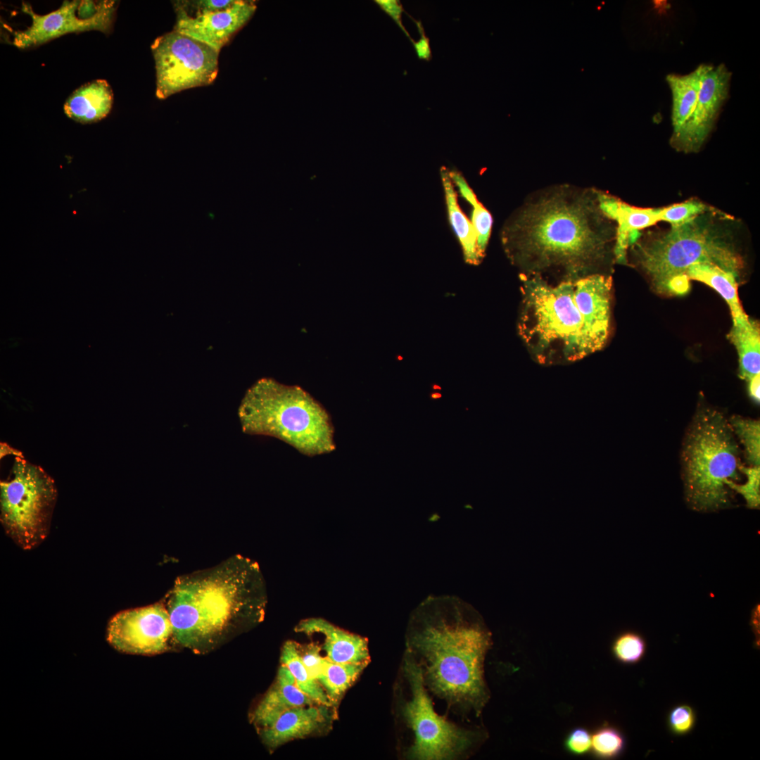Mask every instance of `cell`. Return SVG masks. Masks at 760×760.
Masks as SVG:
<instances>
[{
  "label": "cell",
  "mask_w": 760,
  "mask_h": 760,
  "mask_svg": "<svg viewBox=\"0 0 760 760\" xmlns=\"http://www.w3.org/2000/svg\"><path fill=\"white\" fill-rule=\"evenodd\" d=\"M403 674L409 696L402 705L401 712L413 738L409 756L422 760L452 759L466 752L476 735L448 721L434 711L422 671L407 654Z\"/></svg>",
  "instance_id": "obj_9"
},
{
  "label": "cell",
  "mask_w": 760,
  "mask_h": 760,
  "mask_svg": "<svg viewBox=\"0 0 760 760\" xmlns=\"http://www.w3.org/2000/svg\"><path fill=\"white\" fill-rule=\"evenodd\" d=\"M685 277L691 281L702 282L718 292L729 306L733 325L747 327L751 319L745 312L737 293V279L735 274L709 263H697L692 265L685 272Z\"/></svg>",
  "instance_id": "obj_20"
},
{
  "label": "cell",
  "mask_w": 760,
  "mask_h": 760,
  "mask_svg": "<svg viewBox=\"0 0 760 760\" xmlns=\"http://www.w3.org/2000/svg\"><path fill=\"white\" fill-rule=\"evenodd\" d=\"M329 707L312 704L290 709L270 726L262 729V738L270 748L313 734L321 729L329 718Z\"/></svg>",
  "instance_id": "obj_17"
},
{
  "label": "cell",
  "mask_w": 760,
  "mask_h": 760,
  "mask_svg": "<svg viewBox=\"0 0 760 760\" xmlns=\"http://www.w3.org/2000/svg\"><path fill=\"white\" fill-rule=\"evenodd\" d=\"M441 394L438 393H431L430 395L431 398L433 400L441 398Z\"/></svg>",
  "instance_id": "obj_40"
},
{
  "label": "cell",
  "mask_w": 760,
  "mask_h": 760,
  "mask_svg": "<svg viewBox=\"0 0 760 760\" xmlns=\"http://www.w3.org/2000/svg\"><path fill=\"white\" fill-rule=\"evenodd\" d=\"M739 469L747 477L743 484L728 480L726 486L731 490L740 494L745 499L747 506L751 509H758L760 505V467H746L741 464Z\"/></svg>",
  "instance_id": "obj_29"
},
{
  "label": "cell",
  "mask_w": 760,
  "mask_h": 760,
  "mask_svg": "<svg viewBox=\"0 0 760 760\" xmlns=\"http://www.w3.org/2000/svg\"><path fill=\"white\" fill-rule=\"evenodd\" d=\"M367 666L365 664L337 663L324 657L317 680L334 704L354 683Z\"/></svg>",
  "instance_id": "obj_24"
},
{
  "label": "cell",
  "mask_w": 760,
  "mask_h": 760,
  "mask_svg": "<svg viewBox=\"0 0 760 760\" xmlns=\"http://www.w3.org/2000/svg\"><path fill=\"white\" fill-rule=\"evenodd\" d=\"M449 174L453 184L457 186L462 197L471 205L476 203L479 200L463 175L455 170H449Z\"/></svg>",
  "instance_id": "obj_37"
},
{
  "label": "cell",
  "mask_w": 760,
  "mask_h": 760,
  "mask_svg": "<svg viewBox=\"0 0 760 760\" xmlns=\"http://www.w3.org/2000/svg\"><path fill=\"white\" fill-rule=\"evenodd\" d=\"M707 64H699L685 75L671 73L666 77L671 94V136L677 134L692 115L699 95L702 75Z\"/></svg>",
  "instance_id": "obj_21"
},
{
  "label": "cell",
  "mask_w": 760,
  "mask_h": 760,
  "mask_svg": "<svg viewBox=\"0 0 760 760\" xmlns=\"http://www.w3.org/2000/svg\"><path fill=\"white\" fill-rule=\"evenodd\" d=\"M598 198L602 211L616 225L614 255L619 264L628 263V249L645 229L659 222H669V205L640 208L600 190Z\"/></svg>",
  "instance_id": "obj_14"
},
{
  "label": "cell",
  "mask_w": 760,
  "mask_h": 760,
  "mask_svg": "<svg viewBox=\"0 0 760 760\" xmlns=\"http://www.w3.org/2000/svg\"><path fill=\"white\" fill-rule=\"evenodd\" d=\"M695 715L692 709L685 704L674 707L669 715V725L671 730L679 735L688 733L694 726Z\"/></svg>",
  "instance_id": "obj_33"
},
{
  "label": "cell",
  "mask_w": 760,
  "mask_h": 760,
  "mask_svg": "<svg viewBox=\"0 0 760 760\" xmlns=\"http://www.w3.org/2000/svg\"><path fill=\"white\" fill-rule=\"evenodd\" d=\"M281 664L289 670L298 688L314 702L329 707L332 706L321 685L303 663L296 642L287 641L284 643L281 652Z\"/></svg>",
  "instance_id": "obj_25"
},
{
  "label": "cell",
  "mask_w": 760,
  "mask_h": 760,
  "mask_svg": "<svg viewBox=\"0 0 760 760\" xmlns=\"http://www.w3.org/2000/svg\"><path fill=\"white\" fill-rule=\"evenodd\" d=\"M624 746L623 736L611 726L602 725L591 734L590 752L597 758H614L622 752Z\"/></svg>",
  "instance_id": "obj_27"
},
{
  "label": "cell",
  "mask_w": 760,
  "mask_h": 760,
  "mask_svg": "<svg viewBox=\"0 0 760 760\" xmlns=\"http://www.w3.org/2000/svg\"><path fill=\"white\" fill-rule=\"evenodd\" d=\"M374 2L395 23L409 40L412 42L413 39L410 37L402 22L403 13L406 11L401 2L398 0H375Z\"/></svg>",
  "instance_id": "obj_35"
},
{
  "label": "cell",
  "mask_w": 760,
  "mask_h": 760,
  "mask_svg": "<svg viewBox=\"0 0 760 760\" xmlns=\"http://www.w3.org/2000/svg\"><path fill=\"white\" fill-rule=\"evenodd\" d=\"M728 338L737 352L740 377L748 381L760 374V331L758 322L752 319L747 327L733 325Z\"/></svg>",
  "instance_id": "obj_23"
},
{
  "label": "cell",
  "mask_w": 760,
  "mask_h": 760,
  "mask_svg": "<svg viewBox=\"0 0 760 760\" xmlns=\"http://www.w3.org/2000/svg\"><path fill=\"white\" fill-rule=\"evenodd\" d=\"M740 448L728 419L709 407H699L688 428L681 451L685 499L698 512L728 507L726 481H740Z\"/></svg>",
  "instance_id": "obj_7"
},
{
  "label": "cell",
  "mask_w": 760,
  "mask_h": 760,
  "mask_svg": "<svg viewBox=\"0 0 760 760\" xmlns=\"http://www.w3.org/2000/svg\"><path fill=\"white\" fill-rule=\"evenodd\" d=\"M57 497L53 479L39 466L15 456L11 476L0 483V520L9 537L30 550L46 537Z\"/></svg>",
  "instance_id": "obj_8"
},
{
  "label": "cell",
  "mask_w": 760,
  "mask_h": 760,
  "mask_svg": "<svg viewBox=\"0 0 760 760\" xmlns=\"http://www.w3.org/2000/svg\"><path fill=\"white\" fill-rule=\"evenodd\" d=\"M151 51L159 99L210 84L217 77L220 51L175 30L157 37Z\"/></svg>",
  "instance_id": "obj_10"
},
{
  "label": "cell",
  "mask_w": 760,
  "mask_h": 760,
  "mask_svg": "<svg viewBox=\"0 0 760 760\" xmlns=\"http://www.w3.org/2000/svg\"><path fill=\"white\" fill-rule=\"evenodd\" d=\"M236 2V0L175 1H173V6L177 18H191L226 10Z\"/></svg>",
  "instance_id": "obj_30"
},
{
  "label": "cell",
  "mask_w": 760,
  "mask_h": 760,
  "mask_svg": "<svg viewBox=\"0 0 760 760\" xmlns=\"http://www.w3.org/2000/svg\"><path fill=\"white\" fill-rule=\"evenodd\" d=\"M440 174L443 186L448 219L462 248L464 258L468 264L478 265L483 259L477 246L476 234L473 224L460 208L449 170L442 166Z\"/></svg>",
  "instance_id": "obj_22"
},
{
  "label": "cell",
  "mask_w": 760,
  "mask_h": 760,
  "mask_svg": "<svg viewBox=\"0 0 760 760\" xmlns=\"http://www.w3.org/2000/svg\"><path fill=\"white\" fill-rule=\"evenodd\" d=\"M599 190L556 185L531 195L504 224L501 239L520 275L553 282L606 274L614 258L615 223L602 211Z\"/></svg>",
  "instance_id": "obj_1"
},
{
  "label": "cell",
  "mask_w": 760,
  "mask_h": 760,
  "mask_svg": "<svg viewBox=\"0 0 760 760\" xmlns=\"http://www.w3.org/2000/svg\"><path fill=\"white\" fill-rule=\"evenodd\" d=\"M732 430L744 448L747 464H760V423L759 420L733 415L728 419Z\"/></svg>",
  "instance_id": "obj_26"
},
{
  "label": "cell",
  "mask_w": 760,
  "mask_h": 760,
  "mask_svg": "<svg viewBox=\"0 0 760 760\" xmlns=\"http://www.w3.org/2000/svg\"><path fill=\"white\" fill-rule=\"evenodd\" d=\"M266 584L258 564L241 555L179 576L167 608L172 639L189 648L213 644L260 620Z\"/></svg>",
  "instance_id": "obj_4"
},
{
  "label": "cell",
  "mask_w": 760,
  "mask_h": 760,
  "mask_svg": "<svg viewBox=\"0 0 760 760\" xmlns=\"http://www.w3.org/2000/svg\"><path fill=\"white\" fill-rule=\"evenodd\" d=\"M472 207L471 222L476 234L479 255L483 258L490 236L493 217L490 212L479 201Z\"/></svg>",
  "instance_id": "obj_31"
},
{
  "label": "cell",
  "mask_w": 760,
  "mask_h": 760,
  "mask_svg": "<svg viewBox=\"0 0 760 760\" xmlns=\"http://www.w3.org/2000/svg\"><path fill=\"white\" fill-rule=\"evenodd\" d=\"M732 220L729 215L713 207L661 232H641L628 253L656 292L683 296L690 288L685 272L695 264L715 265L740 277L745 263Z\"/></svg>",
  "instance_id": "obj_5"
},
{
  "label": "cell",
  "mask_w": 760,
  "mask_h": 760,
  "mask_svg": "<svg viewBox=\"0 0 760 760\" xmlns=\"http://www.w3.org/2000/svg\"><path fill=\"white\" fill-rule=\"evenodd\" d=\"M6 455H13L14 456H23L21 452L15 450L4 443H1V458Z\"/></svg>",
  "instance_id": "obj_39"
},
{
  "label": "cell",
  "mask_w": 760,
  "mask_h": 760,
  "mask_svg": "<svg viewBox=\"0 0 760 760\" xmlns=\"http://www.w3.org/2000/svg\"><path fill=\"white\" fill-rule=\"evenodd\" d=\"M407 645L426 686L480 714L490 697L483 666L492 638L472 607L456 597H429L410 617Z\"/></svg>",
  "instance_id": "obj_2"
},
{
  "label": "cell",
  "mask_w": 760,
  "mask_h": 760,
  "mask_svg": "<svg viewBox=\"0 0 760 760\" xmlns=\"http://www.w3.org/2000/svg\"><path fill=\"white\" fill-rule=\"evenodd\" d=\"M113 103L110 85L104 80H96L75 89L65 102L63 110L69 118L88 124L106 118Z\"/></svg>",
  "instance_id": "obj_19"
},
{
  "label": "cell",
  "mask_w": 760,
  "mask_h": 760,
  "mask_svg": "<svg viewBox=\"0 0 760 760\" xmlns=\"http://www.w3.org/2000/svg\"><path fill=\"white\" fill-rule=\"evenodd\" d=\"M646 645L638 633L626 631L619 635L614 640L612 650L619 661L631 664L638 662L644 656Z\"/></svg>",
  "instance_id": "obj_28"
},
{
  "label": "cell",
  "mask_w": 760,
  "mask_h": 760,
  "mask_svg": "<svg viewBox=\"0 0 760 760\" xmlns=\"http://www.w3.org/2000/svg\"><path fill=\"white\" fill-rule=\"evenodd\" d=\"M254 1L236 0L230 8L195 17L177 18L174 30L220 51L253 17Z\"/></svg>",
  "instance_id": "obj_15"
},
{
  "label": "cell",
  "mask_w": 760,
  "mask_h": 760,
  "mask_svg": "<svg viewBox=\"0 0 760 760\" xmlns=\"http://www.w3.org/2000/svg\"><path fill=\"white\" fill-rule=\"evenodd\" d=\"M564 747L566 752L574 756L587 754L591 749L590 733L584 727H575L566 735Z\"/></svg>",
  "instance_id": "obj_32"
},
{
  "label": "cell",
  "mask_w": 760,
  "mask_h": 760,
  "mask_svg": "<svg viewBox=\"0 0 760 760\" xmlns=\"http://www.w3.org/2000/svg\"><path fill=\"white\" fill-rule=\"evenodd\" d=\"M519 333L543 365L574 362L600 350L611 330L612 279L608 274L550 282L520 275Z\"/></svg>",
  "instance_id": "obj_3"
},
{
  "label": "cell",
  "mask_w": 760,
  "mask_h": 760,
  "mask_svg": "<svg viewBox=\"0 0 760 760\" xmlns=\"http://www.w3.org/2000/svg\"><path fill=\"white\" fill-rule=\"evenodd\" d=\"M171 638L170 614L161 603L121 612L112 618L107 628L110 644L129 654L161 653Z\"/></svg>",
  "instance_id": "obj_12"
},
{
  "label": "cell",
  "mask_w": 760,
  "mask_h": 760,
  "mask_svg": "<svg viewBox=\"0 0 760 760\" xmlns=\"http://www.w3.org/2000/svg\"><path fill=\"white\" fill-rule=\"evenodd\" d=\"M296 631L308 635H321L325 657L337 663L368 664L370 657L365 638L346 631L322 618H309L299 622Z\"/></svg>",
  "instance_id": "obj_16"
},
{
  "label": "cell",
  "mask_w": 760,
  "mask_h": 760,
  "mask_svg": "<svg viewBox=\"0 0 760 760\" xmlns=\"http://www.w3.org/2000/svg\"><path fill=\"white\" fill-rule=\"evenodd\" d=\"M304 649L303 652H300L298 649L302 661L310 675L317 680L322 669L324 657L321 655L320 647L315 644H308Z\"/></svg>",
  "instance_id": "obj_34"
},
{
  "label": "cell",
  "mask_w": 760,
  "mask_h": 760,
  "mask_svg": "<svg viewBox=\"0 0 760 760\" xmlns=\"http://www.w3.org/2000/svg\"><path fill=\"white\" fill-rule=\"evenodd\" d=\"M238 416L243 433L275 437L307 456L335 449L327 412L299 386L262 378L245 393Z\"/></svg>",
  "instance_id": "obj_6"
},
{
  "label": "cell",
  "mask_w": 760,
  "mask_h": 760,
  "mask_svg": "<svg viewBox=\"0 0 760 760\" xmlns=\"http://www.w3.org/2000/svg\"><path fill=\"white\" fill-rule=\"evenodd\" d=\"M407 15L412 19L413 22L416 25V27L419 34V39L417 41H414V39H412V41L411 42L414 46L416 55L419 60L430 61L432 58L430 40L429 38L426 35L425 30L422 22L421 20H415L407 13Z\"/></svg>",
  "instance_id": "obj_36"
},
{
  "label": "cell",
  "mask_w": 760,
  "mask_h": 760,
  "mask_svg": "<svg viewBox=\"0 0 760 760\" xmlns=\"http://www.w3.org/2000/svg\"><path fill=\"white\" fill-rule=\"evenodd\" d=\"M760 374L756 375L749 379L748 382V392L753 400L756 403H759V385H760Z\"/></svg>",
  "instance_id": "obj_38"
},
{
  "label": "cell",
  "mask_w": 760,
  "mask_h": 760,
  "mask_svg": "<svg viewBox=\"0 0 760 760\" xmlns=\"http://www.w3.org/2000/svg\"><path fill=\"white\" fill-rule=\"evenodd\" d=\"M23 11L32 19L24 30L13 32L12 44L19 49L34 48L69 33L91 30L108 33L115 19L114 1H65L44 15L34 13L28 4Z\"/></svg>",
  "instance_id": "obj_11"
},
{
  "label": "cell",
  "mask_w": 760,
  "mask_h": 760,
  "mask_svg": "<svg viewBox=\"0 0 760 760\" xmlns=\"http://www.w3.org/2000/svg\"><path fill=\"white\" fill-rule=\"evenodd\" d=\"M732 72L725 64H707L695 108L682 129L670 137V144L685 153L701 150L712 132L729 96Z\"/></svg>",
  "instance_id": "obj_13"
},
{
  "label": "cell",
  "mask_w": 760,
  "mask_h": 760,
  "mask_svg": "<svg viewBox=\"0 0 760 760\" xmlns=\"http://www.w3.org/2000/svg\"><path fill=\"white\" fill-rule=\"evenodd\" d=\"M315 704L298 688L289 670L281 664L276 681L254 711L253 721L264 729L290 709Z\"/></svg>",
  "instance_id": "obj_18"
}]
</instances>
